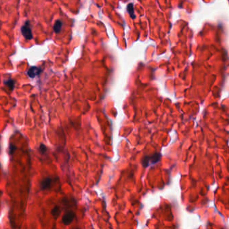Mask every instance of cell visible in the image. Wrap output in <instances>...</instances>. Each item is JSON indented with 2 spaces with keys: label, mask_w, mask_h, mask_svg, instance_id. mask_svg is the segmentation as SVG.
Here are the masks:
<instances>
[{
  "label": "cell",
  "mask_w": 229,
  "mask_h": 229,
  "mask_svg": "<svg viewBox=\"0 0 229 229\" xmlns=\"http://www.w3.org/2000/svg\"><path fill=\"white\" fill-rule=\"evenodd\" d=\"M21 32H22L23 36H24L26 39L28 40L32 39L33 35L29 22H26L25 23V24L22 27V28H21Z\"/></svg>",
  "instance_id": "cell-2"
},
{
  "label": "cell",
  "mask_w": 229,
  "mask_h": 229,
  "mask_svg": "<svg viewBox=\"0 0 229 229\" xmlns=\"http://www.w3.org/2000/svg\"><path fill=\"white\" fill-rule=\"evenodd\" d=\"M53 179L50 177H46L41 181L40 187H41L42 190H46L49 189L51 187Z\"/></svg>",
  "instance_id": "cell-5"
},
{
  "label": "cell",
  "mask_w": 229,
  "mask_h": 229,
  "mask_svg": "<svg viewBox=\"0 0 229 229\" xmlns=\"http://www.w3.org/2000/svg\"><path fill=\"white\" fill-rule=\"evenodd\" d=\"M17 147L13 144H10L9 146V153L10 155H13L14 152L16 151Z\"/></svg>",
  "instance_id": "cell-11"
},
{
  "label": "cell",
  "mask_w": 229,
  "mask_h": 229,
  "mask_svg": "<svg viewBox=\"0 0 229 229\" xmlns=\"http://www.w3.org/2000/svg\"><path fill=\"white\" fill-rule=\"evenodd\" d=\"M61 210L60 206H55L52 209L51 214L52 216L56 220L61 214Z\"/></svg>",
  "instance_id": "cell-6"
},
{
  "label": "cell",
  "mask_w": 229,
  "mask_h": 229,
  "mask_svg": "<svg viewBox=\"0 0 229 229\" xmlns=\"http://www.w3.org/2000/svg\"><path fill=\"white\" fill-rule=\"evenodd\" d=\"M4 84H5L6 86H8L10 90H13L14 88V85H15V81H14L13 79H8V80H6L4 81Z\"/></svg>",
  "instance_id": "cell-9"
},
{
  "label": "cell",
  "mask_w": 229,
  "mask_h": 229,
  "mask_svg": "<svg viewBox=\"0 0 229 229\" xmlns=\"http://www.w3.org/2000/svg\"><path fill=\"white\" fill-rule=\"evenodd\" d=\"M75 213L73 211H67L64 214L62 218V222L65 225H69L75 218Z\"/></svg>",
  "instance_id": "cell-3"
},
{
  "label": "cell",
  "mask_w": 229,
  "mask_h": 229,
  "mask_svg": "<svg viewBox=\"0 0 229 229\" xmlns=\"http://www.w3.org/2000/svg\"><path fill=\"white\" fill-rule=\"evenodd\" d=\"M47 151H48V149H47V147L46 146L45 144H44L43 143L40 144L39 148V151L41 155L45 154V153L47 152Z\"/></svg>",
  "instance_id": "cell-10"
},
{
  "label": "cell",
  "mask_w": 229,
  "mask_h": 229,
  "mask_svg": "<svg viewBox=\"0 0 229 229\" xmlns=\"http://www.w3.org/2000/svg\"><path fill=\"white\" fill-rule=\"evenodd\" d=\"M161 158V155L160 153H155L152 155H148L144 156L142 159V165L144 167H147L151 165H154L160 161Z\"/></svg>",
  "instance_id": "cell-1"
},
{
  "label": "cell",
  "mask_w": 229,
  "mask_h": 229,
  "mask_svg": "<svg viewBox=\"0 0 229 229\" xmlns=\"http://www.w3.org/2000/svg\"><path fill=\"white\" fill-rule=\"evenodd\" d=\"M63 26V23L61 20H56L55 24L54 25V31L55 33L60 32Z\"/></svg>",
  "instance_id": "cell-7"
},
{
  "label": "cell",
  "mask_w": 229,
  "mask_h": 229,
  "mask_svg": "<svg viewBox=\"0 0 229 229\" xmlns=\"http://www.w3.org/2000/svg\"><path fill=\"white\" fill-rule=\"evenodd\" d=\"M42 71H43V70H42L41 68L34 66L30 67L27 73H28V75L30 77V78H34L35 77H36L38 75L41 74Z\"/></svg>",
  "instance_id": "cell-4"
},
{
  "label": "cell",
  "mask_w": 229,
  "mask_h": 229,
  "mask_svg": "<svg viewBox=\"0 0 229 229\" xmlns=\"http://www.w3.org/2000/svg\"><path fill=\"white\" fill-rule=\"evenodd\" d=\"M127 12H129L130 16H131L132 19L135 18V14H134V12L133 3H131L127 6Z\"/></svg>",
  "instance_id": "cell-8"
}]
</instances>
